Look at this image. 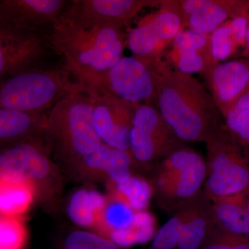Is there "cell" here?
Wrapping results in <instances>:
<instances>
[{
    "mask_svg": "<svg viewBox=\"0 0 249 249\" xmlns=\"http://www.w3.org/2000/svg\"><path fill=\"white\" fill-rule=\"evenodd\" d=\"M156 99L160 114L181 142H204L223 124L211 93L192 75L155 66Z\"/></svg>",
    "mask_w": 249,
    "mask_h": 249,
    "instance_id": "1",
    "label": "cell"
},
{
    "mask_svg": "<svg viewBox=\"0 0 249 249\" xmlns=\"http://www.w3.org/2000/svg\"><path fill=\"white\" fill-rule=\"evenodd\" d=\"M43 39L63 57L65 67L83 87L115 65L127 47L124 28L79 24L61 18Z\"/></svg>",
    "mask_w": 249,
    "mask_h": 249,
    "instance_id": "2",
    "label": "cell"
},
{
    "mask_svg": "<svg viewBox=\"0 0 249 249\" xmlns=\"http://www.w3.org/2000/svg\"><path fill=\"white\" fill-rule=\"evenodd\" d=\"M42 132L51 150L70 165L102 142L95 128L92 99L85 89L55 103L46 113Z\"/></svg>",
    "mask_w": 249,
    "mask_h": 249,
    "instance_id": "3",
    "label": "cell"
},
{
    "mask_svg": "<svg viewBox=\"0 0 249 249\" xmlns=\"http://www.w3.org/2000/svg\"><path fill=\"white\" fill-rule=\"evenodd\" d=\"M83 89L65 67H33L0 80V109L45 114L69 93Z\"/></svg>",
    "mask_w": 249,
    "mask_h": 249,
    "instance_id": "4",
    "label": "cell"
},
{
    "mask_svg": "<svg viewBox=\"0 0 249 249\" xmlns=\"http://www.w3.org/2000/svg\"><path fill=\"white\" fill-rule=\"evenodd\" d=\"M45 139L41 129L25 140L0 148V178L32 183L37 198L50 202L60 193L61 177Z\"/></svg>",
    "mask_w": 249,
    "mask_h": 249,
    "instance_id": "5",
    "label": "cell"
},
{
    "mask_svg": "<svg viewBox=\"0 0 249 249\" xmlns=\"http://www.w3.org/2000/svg\"><path fill=\"white\" fill-rule=\"evenodd\" d=\"M207 150L206 191L208 196H224L249 186V145L222 124L205 142Z\"/></svg>",
    "mask_w": 249,
    "mask_h": 249,
    "instance_id": "6",
    "label": "cell"
},
{
    "mask_svg": "<svg viewBox=\"0 0 249 249\" xmlns=\"http://www.w3.org/2000/svg\"><path fill=\"white\" fill-rule=\"evenodd\" d=\"M155 175V187L165 204L178 206L197 196L206 181V162L200 154L182 146L165 157Z\"/></svg>",
    "mask_w": 249,
    "mask_h": 249,
    "instance_id": "7",
    "label": "cell"
},
{
    "mask_svg": "<svg viewBox=\"0 0 249 249\" xmlns=\"http://www.w3.org/2000/svg\"><path fill=\"white\" fill-rule=\"evenodd\" d=\"M90 93H108L135 104L157 106L154 65L124 56L108 71L83 87Z\"/></svg>",
    "mask_w": 249,
    "mask_h": 249,
    "instance_id": "8",
    "label": "cell"
},
{
    "mask_svg": "<svg viewBox=\"0 0 249 249\" xmlns=\"http://www.w3.org/2000/svg\"><path fill=\"white\" fill-rule=\"evenodd\" d=\"M160 9L127 32V47L147 65L160 60V53L185 28L175 1H161Z\"/></svg>",
    "mask_w": 249,
    "mask_h": 249,
    "instance_id": "9",
    "label": "cell"
},
{
    "mask_svg": "<svg viewBox=\"0 0 249 249\" xmlns=\"http://www.w3.org/2000/svg\"><path fill=\"white\" fill-rule=\"evenodd\" d=\"M157 106L141 104L134 114L130 132V152L134 160L148 164L165 158L182 146Z\"/></svg>",
    "mask_w": 249,
    "mask_h": 249,
    "instance_id": "10",
    "label": "cell"
},
{
    "mask_svg": "<svg viewBox=\"0 0 249 249\" xmlns=\"http://www.w3.org/2000/svg\"><path fill=\"white\" fill-rule=\"evenodd\" d=\"M88 93L92 99L95 128L102 142L130 151V132L138 104L108 93Z\"/></svg>",
    "mask_w": 249,
    "mask_h": 249,
    "instance_id": "11",
    "label": "cell"
},
{
    "mask_svg": "<svg viewBox=\"0 0 249 249\" xmlns=\"http://www.w3.org/2000/svg\"><path fill=\"white\" fill-rule=\"evenodd\" d=\"M151 0L70 1L61 19L85 24H111L124 28L142 9L160 4Z\"/></svg>",
    "mask_w": 249,
    "mask_h": 249,
    "instance_id": "12",
    "label": "cell"
},
{
    "mask_svg": "<svg viewBox=\"0 0 249 249\" xmlns=\"http://www.w3.org/2000/svg\"><path fill=\"white\" fill-rule=\"evenodd\" d=\"M69 2L65 0H1L0 20L43 37L58 24Z\"/></svg>",
    "mask_w": 249,
    "mask_h": 249,
    "instance_id": "13",
    "label": "cell"
},
{
    "mask_svg": "<svg viewBox=\"0 0 249 249\" xmlns=\"http://www.w3.org/2000/svg\"><path fill=\"white\" fill-rule=\"evenodd\" d=\"M46 45L42 36L0 20V80L35 67Z\"/></svg>",
    "mask_w": 249,
    "mask_h": 249,
    "instance_id": "14",
    "label": "cell"
},
{
    "mask_svg": "<svg viewBox=\"0 0 249 249\" xmlns=\"http://www.w3.org/2000/svg\"><path fill=\"white\" fill-rule=\"evenodd\" d=\"M175 3L185 28L209 35L229 19L249 14V0H180Z\"/></svg>",
    "mask_w": 249,
    "mask_h": 249,
    "instance_id": "15",
    "label": "cell"
},
{
    "mask_svg": "<svg viewBox=\"0 0 249 249\" xmlns=\"http://www.w3.org/2000/svg\"><path fill=\"white\" fill-rule=\"evenodd\" d=\"M204 78L224 116L249 91V59L217 62L205 73Z\"/></svg>",
    "mask_w": 249,
    "mask_h": 249,
    "instance_id": "16",
    "label": "cell"
},
{
    "mask_svg": "<svg viewBox=\"0 0 249 249\" xmlns=\"http://www.w3.org/2000/svg\"><path fill=\"white\" fill-rule=\"evenodd\" d=\"M133 160L130 151L119 150L102 142L95 151L80 157L70 165L82 178H107L111 184H118L132 175Z\"/></svg>",
    "mask_w": 249,
    "mask_h": 249,
    "instance_id": "17",
    "label": "cell"
},
{
    "mask_svg": "<svg viewBox=\"0 0 249 249\" xmlns=\"http://www.w3.org/2000/svg\"><path fill=\"white\" fill-rule=\"evenodd\" d=\"M172 60L177 70L192 75L205 73L214 64L211 53L210 36L184 28L174 38Z\"/></svg>",
    "mask_w": 249,
    "mask_h": 249,
    "instance_id": "18",
    "label": "cell"
},
{
    "mask_svg": "<svg viewBox=\"0 0 249 249\" xmlns=\"http://www.w3.org/2000/svg\"><path fill=\"white\" fill-rule=\"evenodd\" d=\"M216 227L249 238V210L245 190L224 196H209Z\"/></svg>",
    "mask_w": 249,
    "mask_h": 249,
    "instance_id": "19",
    "label": "cell"
},
{
    "mask_svg": "<svg viewBox=\"0 0 249 249\" xmlns=\"http://www.w3.org/2000/svg\"><path fill=\"white\" fill-rule=\"evenodd\" d=\"M45 114L0 109V148L37 133L42 129Z\"/></svg>",
    "mask_w": 249,
    "mask_h": 249,
    "instance_id": "20",
    "label": "cell"
},
{
    "mask_svg": "<svg viewBox=\"0 0 249 249\" xmlns=\"http://www.w3.org/2000/svg\"><path fill=\"white\" fill-rule=\"evenodd\" d=\"M215 226L210 201L193 199L176 249H199Z\"/></svg>",
    "mask_w": 249,
    "mask_h": 249,
    "instance_id": "21",
    "label": "cell"
},
{
    "mask_svg": "<svg viewBox=\"0 0 249 249\" xmlns=\"http://www.w3.org/2000/svg\"><path fill=\"white\" fill-rule=\"evenodd\" d=\"M107 198L94 190L81 188L73 193L67 204V215L83 227L96 226L106 206Z\"/></svg>",
    "mask_w": 249,
    "mask_h": 249,
    "instance_id": "22",
    "label": "cell"
},
{
    "mask_svg": "<svg viewBox=\"0 0 249 249\" xmlns=\"http://www.w3.org/2000/svg\"><path fill=\"white\" fill-rule=\"evenodd\" d=\"M35 197L32 183L0 178V214L3 217H16L25 213Z\"/></svg>",
    "mask_w": 249,
    "mask_h": 249,
    "instance_id": "23",
    "label": "cell"
},
{
    "mask_svg": "<svg viewBox=\"0 0 249 249\" xmlns=\"http://www.w3.org/2000/svg\"><path fill=\"white\" fill-rule=\"evenodd\" d=\"M111 192L96 225L103 237L107 238L113 232L128 227L137 213L121 196Z\"/></svg>",
    "mask_w": 249,
    "mask_h": 249,
    "instance_id": "24",
    "label": "cell"
},
{
    "mask_svg": "<svg viewBox=\"0 0 249 249\" xmlns=\"http://www.w3.org/2000/svg\"><path fill=\"white\" fill-rule=\"evenodd\" d=\"M154 233V219L145 211L136 213L133 222L126 229L113 232L108 239L121 247L147 242Z\"/></svg>",
    "mask_w": 249,
    "mask_h": 249,
    "instance_id": "25",
    "label": "cell"
},
{
    "mask_svg": "<svg viewBox=\"0 0 249 249\" xmlns=\"http://www.w3.org/2000/svg\"><path fill=\"white\" fill-rule=\"evenodd\" d=\"M114 186L112 191L121 196L136 212L145 211L152 196V187L146 180L131 175L125 181Z\"/></svg>",
    "mask_w": 249,
    "mask_h": 249,
    "instance_id": "26",
    "label": "cell"
},
{
    "mask_svg": "<svg viewBox=\"0 0 249 249\" xmlns=\"http://www.w3.org/2000/svg\"><path fill=\"white\" fill-rule=\"evenodd\" d=\"M193 200L180 206L178 211L160 227L148 249H176L178 236L191 213Z\"/></svg>",
    "mask_w": 249,
    "mask_h": 249,
    "instance_id": "27",
    "label": "cell"
},
{
    "mask_svg": "<svg viewBox=\"0 0 249 249\" xmlns=\"http://www.w3.org/2000/svg\"><path fill=\"white\" fill-rule=\"evenodd\" d=\"M211 53L215 62H222L235 56L243 49L231 26V19L217 28L210 36Z\"/></svg>",
    "mask_w": 249,
    "mask_h": 249,
    "instance_id": "28",
    "label": "cell"
},
{
    "mask_svg": "<svg viewBox=\"0 0 249 249\" xmlns=\"http://www.w3.org/2000/svg\"><path fill=\"white\" fill-rule=\"evenodd\" d=\"M27 236L24 224L16 217H0V249H22Z\"/></svg>",
    "mask_w": 249,
    "mask_h": 249,
    "instance_id": "29",
    "label": "cell"
},
{
    "mask_svg": "<svg viewBox=\"0 0 249 249\" xmlns=\"http://www.w3.org/2000/svg\"><path fill=\"white\" fill-rule=\"evenodd\" d=\"M63 249H121L107 237L92 232L77 231L70 232L63 242Z\"/></svg>",
    "mask_w": 249,
    "mask_h": 249,
    "instance_id": "30",
    "label": "cell"
},
{
    "mask_svg": "<svg viewBox=\"0 0 249 249\" xmlns=\"http://www.w3.org/2000/svg\"><path fill=\"white\" fill-rule=\"evenodd\" d=\"M199 249H249V238L230 233L215 225Z\"/></svg>",
    "mask_w": 249,
    "mask_h": 249,
    "instance_id": "31",
    "label": "cell"
},
{
    "mask_svg": "<svg viewBox=\"0 0 249 249\" xmlns=\"http://www.w3.org/2000/svg\"><path fill=\"white\" fill-rule=\"evenodd\" d=\"M223 117L227 128L241 142L249 146V109L232 108Z\"/></svg>",
    "mask_w": 249,
    "mask_h": 249,
    "instance_id": "32",
    "label": "cell"
},
{
    "mask_svg": "<svg viewBox=\"0 0 249 249\" xmlns=\"http://www.w3.org/2000/svg\"><path fill=\"white\" fill-rule=\"evenodd\" d=\"M242 55L246 58L249 59V21L246 36L245 47L242 51Z\"/></svg>",
    "mask_w": 249,
    "mask_h": 249,
    "instance_id": "33",
    "label": "cell"
}]
</instances>
